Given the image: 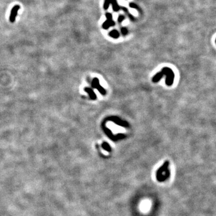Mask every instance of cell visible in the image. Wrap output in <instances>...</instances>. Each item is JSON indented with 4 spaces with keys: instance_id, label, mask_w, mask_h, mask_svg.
Wrapping results in <instances>:
<instances>
[{
    "instance_id": "obj_1",
    "label": "cell",
    "mask_w": 216,
    "mask_h": 216,
    "mask_svg": "<svg viewBox=\"0 0 216 216\" xmlns=\"http://www.w3.org/2000/svg\"><path fill=\"white\" fill-rule=\"evenodd\" d=\"M168 166H169V162L166 161L163 164V165L161 167H160L159 169H158L157 172H156V178H157V180L158 181L161 182L162 177H163V175L165 174V173H163V172L168 169Z\"/></svg>"
},
{
    "instance_id": "obj_2",
    "label": "cell",
    "mask_w": 216,
    "mask_h": 216,
    "mask_svg": "<svg viewBox=\"0 0 216 216\" xmlns=\"http://www.w3.org/2000/svg\"><path fill=\"white\" fill-rule=\"evenodd\" d=\"M19 9H20V5H15V6L13 7V8L11 10L10 15L9 16L10 22L11 23L15 22L17 15H18V12Z\"/></svg>"
},
{
    "instance_id": "obj_3",
    "label": "cell",
    "mask_w": 216,
    "mask_h": 216,
    "mask_svg": "<svg viewBox=\"0 0 216 216\" xmlns=\"http://www.w3.org/2000/svg\"><path fill=\"white\" fill-rule=\"evenodd\" d=\"M115 25V22H113L112 19H107L105 22L103 24V28L104 29H107L110 26Z\"/></svg>"
},
{
    "instance_id": "obj_4",
    "label": "cell",
    "mask_w": 216,
    "mask_h": 216,
    "mask_svg": "<svg viewBox=\"0 0 216 216\" xmlns=\"http://www.w3.org/2000/svg\"><path fill=\"white\" fill-rule=\"evenodd\" d=\"M111 4H112V5L113 11H117L120 9V7H119L118 4H117L116 0H111Z\"/></svg>"
},
{
    "instance_id": "obj_5",
    "label": "cell",
    "mask_w": 216,
    "mask_h": 216,
    "mask_svg": "<svg viewBox=\"0 0 216 216\" xmlns=\"http://www.w3.org/2000/svg\"><path fill=\"white\" fill-rule=\"evenodd\" d=\"M110 36L114 38H117L119 37V32L117 30H113L110 32Z\"/></svg>"
},
{
    "instance_id": "obj_6",
    "label": "cell",
    "mask_w": 216,
    "mask_h": 216,
    "mask_svg": "<svg viewBox=\"0 0 216 216\" xmlns=\"http://www.w3.org/2000/svg\"><path fill=\"white\" fill-rule=\"evenodd\" d=\"M111 4V0H105V3H104V5L103 7L105 10L107 9L108 7H109V5Z\"/></svg>"
},
{
    "instance_id": "obj_7",
    "label": "cell",
    "mask_w": 216,
    "mask_h": 216,
    "mask_svg": "<svg viewBox=\"0 0 216 216\" xmlns=\"http://www.w3.org/2000/svg\"><path fill=\"white\" fill-rule=\"evenodd\" d=\"M129 6H130V7H132V8H133V9H139L138 5H137L136 4H134V3L129 4Z\"/></svg>"
},
{
    "instance_id": "obj_8",
    "label": "cell",
    "mask_w": 216,
    "mask_h": 216,
    "mask_svg": "<svg viewBox=\"0 0 216 216\" xmlns=\"http://www.w3.org/2000/svg\"><path fill=\"white\" fill-rule=\"evenodd\" d=\"M124 16H123V15H120V16L118 17V21L119 22H121L122 21H124Z\"/></svg>"
},
{
    "instance_id": "obj_9",
    "label": "cell",
    "mask_w": 216,
    "mask_h": 216,
    "mask_svg": "<svg viewBox=\"0 0 216 216\" xmlns=\"http://www.w3.org/2000/svg\"><path fill=\"white\" fill-rule=\"evenodd\" d=\"M121 31H122L123 34H126L127 33V30L126 28H123L122 30H121Z\"/></svg>"
}]
</instances>
